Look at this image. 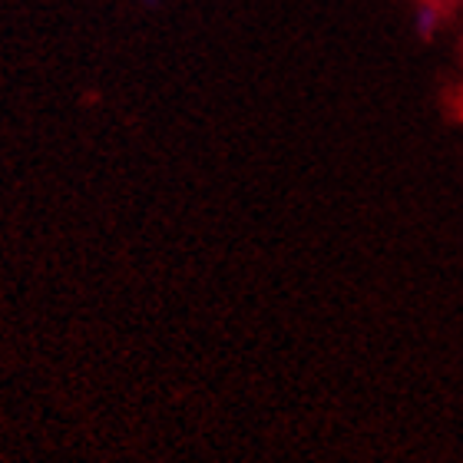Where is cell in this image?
I'll return each instance as SVG.
<instances>
[{
	"label": "cell",
	"mask_w": 463,
	"mask_h": 463,
	"mask_svg": "<svg viewBox=\"0 0 463 463\" xmlns=\"http://www.w3.org/2000/svg\"><path fill=\"white\" fill-rule=\"evenodd\" d=\"M440 20H444V14H440V7H437L434 0H414V30L417 37L430 40L440 30Z\"/></svg>",
	"instance_id": "obj_1"
},
{
	"label": "cell",
	"mask_w": 463,
	"mask_h": 463,
	"mask_svg": "<svg viewBox=\"0 0 463 463\" xmlns=\"http://www.w3.org/2000/svg\"><path fill=\"white\" fill-rule=\"evenodd\" d=\"M139 4H159V0H139Z\"/></svg>",
	"instance_id": "obj_2"
}]
</instances>
